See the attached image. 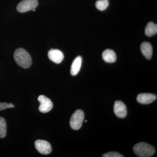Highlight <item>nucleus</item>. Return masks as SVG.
I'll use <instances>...</instances> for the list:
<instances>
[{
	"label": "nucleus",
	"instance_id": "nucleus-1",
	"mask_svg": "<svg viewBox=\"0 0 157 157\" xmlns=\"http://www.w3.org/2000/svg\"><path fill=\"white\" fill-rule=\"evenodd\" d=\"M14 57L17 64L23 68L27 69L32 65L31 56L24 48H19L16 49L14 52Z\"/></svg>",
	"mask_w": 157,
	"mask_h": 157
},
{
	"label": "nucleus",
	"instance_id": "nucleus-2",
	"mask_svg": "<svg viewBox=\"0 0 157 157\" xmlns=\"http://www.w3.org/2000/svg\"><path fill=\"white\" fill-rule=\"evenodd\" d=\"M133 150L135 154L140 157H151L155 153V149L153 146L144 142L135 144L133 147Z\"/></svg>",
	"mask_w": 157,
	"mask_h": 157
},
{
	"label": "nucleus",
	"instance_id": "nucleus-3",
	"mask_svg": "<svg viewBox=\"0 0 157 157\" xmlns=\"http://www.w3.org/2000/svg\"><path fill=\"white\" fill-rule=\"evenodd\" d=\"M84 113L81 109H77L73 113L70 120V125L73 130H78L81 128L84 120Z\"/></svg>",
	"mask_w": 157,
	"mask_h": 157
},
{
	"label": "nucleus",
	"instance_id": "nucleus-4",
	"mask_svg": "<svg viewBox=\"0 0 157 157\" xmlns=\"http://www.w3.org/2000/svg\"><path fill=\"white\" fill-rule=\"evenodd\" d=\"M38 5L37 0H23L17 5V10L18 12L24 13L36 9Z\"/></svg>",
	"mask_w": 157,
	"mask_h": 157
},
{
	"label": "nucleus",
	"instance_id": "nucleus-5",
	"mask_svg": "<svg viewBox=\"0 0 157 157\" xmlns=\"http://www.w3.org/2000/svg\"><path fill=\"white\" fill-rule=\"evenodd\" d=\"M38 100L40 103L39 110L40 112L46 113L49 112L52 109L53 104L49 98L44 95H40Z\"/></svg>",
	"mask_w": 157,
	"mask_h": 157
},
{
	"label": "nucleus",
	"instance_id": "nucleus-6",
	"mask_svg": "<svg viewBox=\"0 0 157 157\" xmlns=\"http://www.w3.org/2000/svg\"><path fill=\"white\" fill-rule=\"evenodd\" d=\"M35 147L38 151L43 155H48L52 151V147L48 141L38 140L35 141Z\"/></svg>",
	"mask_w": 157,
	"mask_h": 157
},
{
	"label": "nucleus",
	"instance_id": "nucleus-7",
	"mask_svg": "<svg viewBox=\"0 0 157 157\" xmlns=\"http://www.w3.org/2000/svg\"><path fill=\"white\" fill-rule=\"evenodd\" d=\"M113 111L115 115L119 118L125 117L127 114L126 106L123 102L121 101H115L114 103Z\"/></svg>",
	"mask_w": 157,
	"mask_h": 157
},
{
	"label": "nucleus",
	"instance_id": "nucleus-8",
	"mask_svg": "<svg viewBox=\"0 0 157 157\" xmlns=\"http://www.w3.org/2000/svg\"><path fill=\"white\" fill-rule=\"evenodd\" d=\"M48 55L49 59L56 64L60 63L64 58L63 54L58 49H50L48 51Z\"/></svg>",
	"mask_w": 157,
	"mask_h": 157
},
{
	"label": "nucleus",
	"instance_id": "nucleus-9",
	"mask_svg": "<svg viewBox=\"0 0 157 157\" xmlns=\"http://www.w3.org/2000/svg\"><path fill=\"white\" fill-rule=\"evenodd\" d=\"M157 96L151 94H139L137 98V101L141 104H147L151 103L156 99Z\"/></svg>",
	"mask_w": 157,
	"mask_h": 157
},
{
	"label": "nucleus",
	"instance_id": "nucleus-10",
	"mask_svg": "<svg viewBox=\"0 0 157 157\" xmlns=\"http://www.w3.org/2000/svg\"><path fill=\"white\" fill-rule=\"evenodd\" d=\"M140 50L144 56L147 59H151L152 56L153 49L149 42H144L140 45Z\"/></svg>",
	"mask_w": 157,
	"mask_h": 157
},
{
	"label": "nucleus",
	"instance_id": "nucleus-11",
	"mask_svg": "<svg viewBox=\"0 0 157 157\" xmlns=\"http://www.w3.org/2000/svg\"><path fill=\"white\" fill-rule=\"evenodd\" d=\"M82 58L81 56H77L73 61L71 65L70 73L72 76H76L81 69Z\"/></svg>",
	"mask_w": 157,
	"mask_h": 157
},
{
	"label": "nucleus",
	"instance_id": "nucleus-12",
	"mask_svg": "<svg viewBox=\"0 0 157 157\" xmlns=\"http://www.w3.org/2000/svg\"><path fill=\"white\" fill-rule=\"evenodd\" d=\"M102 58L104 61L108 63H113L116 61L115 52L111 49H106L102 54Z\"/></svg>",
	"mask_w": 157,
	"mask_h": 157
},
{
	"label": "nucleus",
	"instance_id": "nucleus-13",
	"mask_svg": "<svg viewBox=\"0 0 157 157\" xmlns=\"http://www.w3.org/2000/svg\"><path fill=\"white\" fill-rule=\"evenodd\" d=\"M157 33V24L153 22H150L147 24L145 29V33L147 36L151 37L155 35Z\"/></svg>",
	"mask_w": 157,
	"mask_h": 157
},
{
	"label": "nucleus",
	"instance_id": "nucleus-14",
	"mask_svg": "<svg viewBox=\"0 0 157 157\" xmlns=\"http://www.w3.org/2000/svg\"><path fill=\"white\" fill-rule=\"evenodd\" d=\"M7 134V124L4 118L0 117V138H4Z\"/></svg>",
	"mask_w": 157,
	"mask_h": 157
},
{
	"label": "nucleus",
	"instance_id": "nucleus-15",
	"mask_svg": "<svg viewBox=\"0 0 157 157\" xmlns=\"http://www.w3.org/2000/svg\"><path fill=\"white\" fill-rule=\"evenodd\" d=\"M109 4L108 0H98L96 3V7L98 10L103 11L107 9Z\"/></svg>",
	"mask_w": 157,
	"mask_h": 157
},
{
	"label": "nucleus",
	"instance_id": "nucleus-16",
	"mask_svg": "<svg viewBox=\"0 0 157 157\" xmlns=\"http://www.w3.org/2000/svg\"><path fill=\"white\" fill-rule=\"evenodd\" d=\"M103 157H123L124 156L117 152H109L102 155Z\"/></svg>",
	"mask_w": 157,
	"mask_h": 157
},
{
	"label": "nucleus",
	"instance_id": "nucleus-17",
	"mask_svg": "<svg viewBox=\"0 0 157 157\" xmlns=\"http://www.w3.org/2000/svg\"><path fill=\"white\" fill-rule=\"evenodd\" d=\"M9 108V104L7 103H0V111Z\"/></svg>",
	"mask_w": 157,
	"mask_h": 157
},
{
	"label": "nucleus",
	"instance_id": "nucleus-18",
	"mask_svg": "<svg viewBox=\"0 0 157 157\" xmlns=\"http://www.w3.org/2000/svg\"><path fill=\"white\" fill-rule=\"evenodd\" d=\"M87 120L85 121V122H87Z\"/></svg>",
	"mask_w": 157,
	"mask_h": 157
}]
</instances>
